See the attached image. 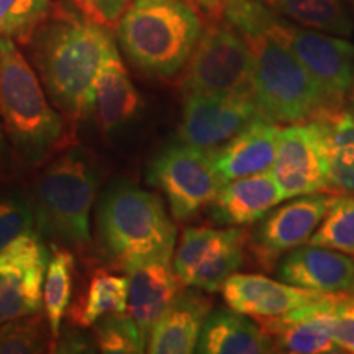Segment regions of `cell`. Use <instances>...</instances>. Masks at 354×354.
Here are the masks:
<instances>
[{"mask_svg": "<svg viewBox=\"0 0 354 354\" xmlns=\"http://www.w3.org/2000/svg\"><path fill=\"white\" fill-rule=\"evenodd\" d=\"M24 44L48 97L68 122L92 117L97 73L115 46L109 28L66 8H50Z\"/></svg>", "mask_w": 354, "mask_h": 354, "instance_id": "cell-1", "label": "cell"}, {"mask_svg": "<svg viewBox=\"0 0 354 354\" xmlns=\"http://www.w3.org/2000/svg\"><path fill=\"white\" fill-rule=\"evenodd\" d=\"M261 0H225L221 20L245 39L253 61V99L277 125L312 120L328 112L325 95L287 44L269 26Z\"/></svg>", "mask_w": 354, "mask_h": 354, "instance_id": "cell-2", "label": "cell"}, {"mask_svg": "<svg viewBox=\"0 0 354 354\" xmlns=\"http://www.w3.org/2000/svg\"><path fill=\"white\" fill-rule=\"evenodd\" d=\"M0 125L30 167L46 162L71 138L68 118L50 104L37 71L7 35H0Z\"/></svg>", "mask_w": 354, "mask_h": 354, "instance_id": "cell-3", "label": "cell"}, {"mask_svg": "<svg viewBox=\"0 0 354 354\" xmlns=\"http://www.w3.org/2000/svg\"><path fill=\"white\" fill-rule=\"evenodd\" d=\"M102 180L94 153L73 146L41 171L33 185L35 227L50 245L82 251L91 245V210Z\"/></svg>", "mask_w": 354, "mask_h": 354, "instance_id": "cell-4", "label": "cell"}, {"mask_svg": "<svg viewBox=\"0 0 354 354\" xmlns=\"http://www.w3.org/2000/svg\"><path fill=\"white\" fill-rule=\"evenodd\" d=\"M203 26L190 0H133L118 21L117 37L136 69L169 81L185 69Z\"/></svg>", "mask_w": 354, "mask_h": 354, "instance_id": "cell-5", "label": "cell"}, {"mask_svg": "<svg viewBox=\"0 0 354 354\" xmlns=\"http://www.w3.org/2000/svg\"><path fill=\"white\" fill-rule=\"evenodd\" d=\"M97 238L105 258L128 271L145 261L172 259L176 227L156 194L115 183L99 201Z\"/></svg>", "mask_w": 354, "mask_h": 354, "instance_id": "cell-6", "label": "cell"}, {"mask_svg": "<svg viewBox=\"0 0 354 354\" xmlns=\"http://www.w3.org/2000/svg\"><path fill=\"white\" fill-rule=\"evenodd\" d=\"M184 94H251L253 61L240 33L223 20H209L185 66Z\"/></svg>", "mask_w": 354, "mask_h": 354, "instance_id": "cell-7", "label": "cell"}, {"mask_svg": "<svg viewBox=\"0 0 354 354\" xmlns=\"http://www.w3.org/2000/svg\"><path fill=\"white\" fill-rule=\"evenodd\" d=\"M269 26L317 82L328 109H342L354 87V44L348 38L307 28L274 12Z\"/></svg>", "mask_w": 354, "mask_h": 354, "instance_id": "cell-8", "label": "cell"}, {"mask_svg": "<svg viewBox=\"0 0 354 354\" xmlns=\"http://www.w3.org/2000/svg\"><path fill=\"white\" fill-rule=\"evenodd\" d=\"M148 180L165 194L177 221L194 218L210 207L225 184L210 153L180 140L156 154L149 165Z\"/></svg>", "mask_w": 354, "mask_h": 354, "instance_id": "cell-9", "label": "cell"}, {"mask_svg": "<svg viewBox=\"0 0 354 354\" xmlns=\"http://www.w3.org/2000/svg\"><path fill=\"white\" fill-rule=\"evenodd\" d=\"M246 246L248 234L240 227H190L172 256V268L184 287L218 292L245 264Z\"/></svg>", "mask_w": 354, "mask_h": 354, "instance_id": "cell-10", "label": "cell"}, {"mask_svg": "<svg viewBox=\"0 0 354 354\" xmlns=\"http://www.w3.org/2000/svg\"><path fill=\"white\" fill-rule=\"evenodd\" d=\"M266 118L251 94H185L179 138L215 153L254 123Z\"/></svg>", "mask_w": 354, "mask_h": 354, "instance_id": "cell-11", "label": "cell"}, {"mask_svg": "<svg viewBox=\"0 0 354 354\" xmlns=\"http://www.w3.org/2000/svg\"><path fill=\"white\" fill-rule=\"evenodd\" d=\"M271 172L284 201L330 192L325 140L317 118L281 128Z\"/></svg>", "mask_w": 354, "mask_h": 354, "instance_id": "cell-12", "label": "cell"}, {"mask_svg": "<svg viewBox=\"0 0 354 354\" xmlns=\"http://www.w3.org/2000/svg\"><path fill=\"white\" fill-rule=\"evenodd\" d=\"M333 198L335 196L325 192L294 197L263 216L254 233L248 236V248L261 268L272 271L281 256L308 243Z\"/></svg>", "mask_w": 354, "mask_h": 354, "instance_id": "cell-13", "label": "cell"}, {"mask_svg": "<svg viewBox=\"0 0 354 354\" xmlns=\"http://www.w3.org/2000/svg\"><path fill=\"white\" fill-rule=\"evenodd\" d=\"M336 295L325 294L284 315L259 322V325L286 353H339L343 349L333 338Z\"/></svg>", "mask_w": 354, "mask_h": 354, "instance_id": "cell-14", "label": "cell"}, {"mask_svg": "<svg viewBox=\"0 0 354 354\" xmlns=\"http://www.w3.org/2000/svg\"><path fill=\"white\" fill-rule=\"evenodd\" d=\"M221 292L230 308L254 318V322L281 317L325 295L261 274L238 272L227 279Z\"/></svg>", "mask_w": 354, "mask_h": 354, "instance_id": "cell-15", "label": "cell"}, {"mask_svg": "<svg viewBox=\"0 0 354 354\" xmlns=\"http://www.w3.org/2000/svg\"><path fill=\"white\" fill-rule=\"evenodd\" d=\"M277 277L322 294H342L353 289L354 259L342 251L305 243L284 254L277 266Z\"/></svg>", "mask_w": 354, "mask_h": 354, "instance_id": "cell-16", "label": "cell"}, {"mask_svg": "<svg viewBox=\"0 0 354 354\" xmlns=\"http://www.w3.org/2000/svg\"><path fill=\"white\" fill-rule=\"evenodd\" d=\"M212 312V299L207 292L187 287L149 330L146 351L153 354H190L197 343L207 317Z\"/></svg>", "mask_w": 354, "mask_h": 354, "instance_id": "cell-17", "label": "cell"}, {"mask_svg": "<svg viewBox=\"0 0 354 354\" xmlns=\"http://www.w3.org/2000/svg\"><path fill=\"white\" fill-rule=\"evenodd\" d=\"M94 115L100 131L115 136L125 130L140 115L141 95L131 82L117 44L102 61L95 77Z\"/></svg>", "mask_w": 354, "mask_h": 354, "instance_id": "cell-18", "label": "cell"}, {"mask_svg": "<svg viewBox=\"0 0 354 354\" xmlns=\"http://www.w3.org/2000/svg\"><path fill=\"white\" fill-rule=\"evenodd\" d=\"M127 313L148 338L149 330L183 290L172 259H151L127 271Z\"/></svg>", "mask_w": 354, "mask_h": 354, "instance_id": "cell-19", "label": "cell"}, {"mask_svg": "<svg viewBox=\"0 0 354 354\" xmlns=\"http://www.w3.org/2000/svg\"><path fill=\"white\" fill-rule=\"evenodd\" d=\"M284 202L281 187L271 171L240 177L221 185L212 202V220L227 227H245L263 220Z\"/></svg>", "mask_w": 354, "mask_h": 354, "instance_id": "cell-20", "label": "cell"}, {"mask_svg": "<svg viewBox=\"0 0 354 354\" xmlns=\"http://www.w3.org/2000/svg\"><path fill=\"white\" fill-rule=\"evenodd\" d=\"M281 127L269 118H259L215 153L212 162L223 183L271 171L277 153Z\"/></svg>", "mask_w": 354, "mask_h": 354, "instance_id": "cell-21", "label": "cell"}, {"mask_svg": "<svg viewBox=\"0 0 354 354\" xmlns=\"http://www.w3.org/2000/svg\"><path fill=\"white\" fill-rule=\"evenodd\" d=\"M274 339L254 323V318L233 308L212 310L203 323L197 353L202 354H261L272 353Z\"/></svg>", "mask_w": 354, "mask_h": 354, "instance_id": "cell-22", "label": "cell"}, {"mask_svg": "<svg viewBox=\"0 0 354 354\" xmlns=\"http://www.w3.org/2000/svg\"><path fill=\"white\" fill-rule=\"evenodd\" d=\"M315 118L325 140L330 192L354 196V112L342 107Z\"/></svg>", "mask_w": 354, "mask_h": 354, "instance_id": "cell-23", "label": "cell"}, {"mask_svg": "<svg viewBox=\"0 0 354 354\" xmlns=\"http://www.w3.org/2000/svg\"><path fill=\"white\" fill-rule=\"evenodd\" d=\"M46 268L0 263V323L41 310Z\"/></svg>", "mask_w": 354, "mask_h": 354, "instance_id": "cell-24", "label": "cell"}, {"mask_svg": "<svg viewBox=\"0 0 354 354\" xmlns=\"http://www.w3.org/2000/svg\"><path fill=\"white\" fill-rule=\"evenodd\" d=\"M269 10L307 28L349 38L354 21L344 0H261Z\"/></svg>", "mask_w": 354, "mask_h": 354, "instance_id": "cell-25", "label": "cell"}, {"mask_svg": "<svg viewBox=\"0 0 354 354\" xmlns=\"http://www.w3.org/2000/svg\"><path fill=\"white\" fill-rule=\"evenodd\" d=\"M74 274H76L74 251L66 246L51 245V258L43 282V310L51 331L53 344L61 333V325L73 297Z\"/></svg>", "mask_w": 354, "mask_h": 354, "instance_id": "cell-26", "label": "cell"}, {"mask_svg": "<svg viewBox=\"0 0 354 354\" xmlns=\"http://www.w3.org/2000/svg\"><path fill=\"white\" fill-rule=\"evenodd\" d=\"M128 300V279L127 276L99 269L92 274L86 294L81 302L73 310V323L91 328L100 318L125 313Z\"/></svg>", "mask_w": 354, "mask_h": 354, "instance_id": "cell-27", "label": "cell"}, {"mask_svg": "<svg viewBox=\"0 0 354 354\" xmlns=\"http://www.w3.org/2000/svg\"><path fill=\"white\" fill-rule=\"evenodd\" d=\"M51 348L46 315L39 312L0 323V354H41Z\"/></svg>", "mask_w": 354, "mask_h": 354, "instance_id": "cell-28", "label": "cell"}, {"mask_svg": "<svg viewBox=\"0 0 354 354\" xmlns=\"http://www.w3.org/2000/svg\"><path fill=\"white\" fill-rule=\"evenodd\" d=\"M308 243L354 256V196H335L325 218Z\"/></svg>", "mask_w": 354, "mask_h": 354, "instance_id": "cell-29", "label": "cell"}, {"mask_svg": "<svg viewBox=\"0 0 354 354\" xmlns=\"http://www.w3.org/2000/svg\"><path fill=\"white\" fill-rule=\"evenodd\" d=\"M97 351L105 354H138L146 351L148 338L128 313H113L94 325Z\"/></svg>", "mask_w": 354, "mask_h": 354, "instance_id": "cell-30", "label": "cell"}, {"mask_svg": "<svg viewBox=\"0 0 354 354\" xmlns=\"http://www.w3.org/2000/svg\"><path fill=\"white\" fill-rule=\"evenodd\" d=\"M37 232L32 197L19 187L0 192V251L24 234Z\"/></svg>", "mask_w": 354, "mask_h": 354, "instance_id": "cell-31", "label": "cell"}, {"mask_svg": "<svg viewBox=\"0 0 354 354\" xmlns=\"http://www.w3.org/2000/svg\"><path fill=\"white\" fill-rule=\"evenodd\" d=\"M51 8V0H0V35L25 43Z\"/></svg>", "mask_w": 354, "mask_h": 354, "instance_id": "cell-32", "label": "cell"}, {"mask_svg": "<svg viewBox=\"0 0 354 354\" xmlns=\"http://www.w3.org/2000/svg\"><path fill=\"white\" fill-rule=\"evenodd\" d=\"M77 10L88 20L105 28H117L122 15L133 0H73Z\"/></svg>", "mask_w": 354, "mask_h": 354, "instance_id": "cell-33", "label": "cell"}, {"mask_svg": "<svg viewBox=\"0 0 354 354\" xmlns=\"http://www.w3.org/2000/svg\"><path fill=\"white\" fill-rule=\"evenodd\" d=\"M333 338L346 353H354V295L342 292L336 295Z\"/></svg>", "mask_w": 354, "mask_h": 354, "instance_id": "cell-34", "label": "cell"}, {"mask_svg": "<svg viewBox=\"0 0 354 354\" xmlns=\"http://www.w3.org/2000/svg\"><path fill=\"white\" fill-rule=\"evenodd\" d=\"M97 344L94 335H87L82 330V326L76 328L61 330L59 336L53 344L51 353H64V354H76V353H97Z\"/></svg>", "mask_w": 354, "mask_h": 354, "instance_id": "cell-35", "label": "cell"}, {"mask_svg": "<svg viewBox=\"0 0 354 354\" xmlns=\"http://www.w3.org/2000/svg\"><path fill=\"white\" fill-rule=\"evenodd\" d=\"M209 20H221L225 0H190Z\"/></svg>", "mask_w": 354, "mask_h": 354, "instance_id": "cell-36", "label": "cell"}, {"mask_svg": "<svg viewBox=\"0 0 354 354\" xmlns=\"http://www.w3.org/2000/svg\"><path fill=\"white\" fill-rule=\"evenodd\" d=\"M8 151H10V148H8L7 138H6V135H3L2 125H0V165H3V162H6V159L8 158Z\"/></svg>", "mask_w": 354, "mask_h": 354, "instance_id": "cell-37", "label": "cell"}, {"mask_svg": "<svg viewBox=\"0 0 354 354\" xmlns=\"http://www.w3.org/2000/svg\"><path fill=\"white\" fill-rule=\"evenodd\" d=\"M349 109H351L354 112V99H351V105H349Z\"/></svg>", "mask_w": 354, "mask_h": 354, "instance_id": "cell-38", "label": "cell"}, {"mask_svg": "<svg viewBox=\"0 0 354 354\" xmlns=\"http://www.w3.org/2000/svg\"><path fill=\"white\" fill-rule=\"evenodd\" d=\"M349 99H354V87H353V92H351V97Z\"/></svg>", "mask_w": 354, "mask_h": 354, "instance_id": "cell-39", "label": "cell"}, {"mask_svg": "<svg viewBox=\"0 0 354 354\" xmlns=\"http://www.w3.org/2000/svg\"><path fill=\"white\" fill-rule=\"evenodd\" d=\"M353 289H354V284H353Z\"/></svg>", "mask_w": 354, "mask_h": 354, "instance_id": "cell-40", "label": "cell"}]
</instances>
